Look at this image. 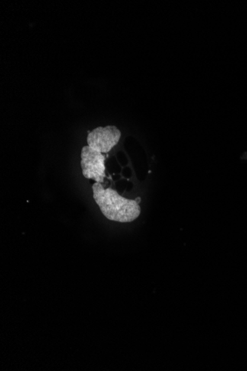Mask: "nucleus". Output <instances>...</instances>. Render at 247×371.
Returning a JSON list of instances; mask_svg holds the SVG:
<instances>
[{
    "label": "nucleus",
    "mask_w": 247,
    "mask_h": 371,
    "mask_svg": "<svg viewBox=\"0 0 247 371\" xmlns=\"http://www.w3.org/2000/svg\"><path fill=\"white\" fill-rule=\"evenodd\" d=\"M92 189L94 200L109 220L122 223L131 222L140 215V198L135 200L126 199L111 187L104 189L99 183H94Z\"/></svg>",
    "instance_id": "f257e3e1"
},
{
    "label": "nucleus",
    "mask_w": 247,
    "mask_h": 371,
    "mask_svg": "<svg viewBox=\"0 0 247 371\" xmlns=\"http://www.w3.org/2000/svg\"><path fill=\"white\" fill-rule=\"evenodd\" d=\"M122 133L116 126L98 127L88 133V146L93 149L106 154L110 152L119 142Z\"/></svg>",
    "instance_id": "7ed1b4c3"
},
{
    "label": "nucleus",
    "mask_w": 247,
    "mask_h": 371,
    "mask_svg": "<svg viewBox=\"0 0 247 371\" xmlns=\"http://www.w3.org/2000/svg\"><path fill=\"white\" fill-rule=\"evenodd\" d=\"M82 174L86 179H93L102 183L105 177V157L91 147L84 146L81 153Z\"/></svg>",
    "instance_id": "f03ea898"
}]
</instances>
